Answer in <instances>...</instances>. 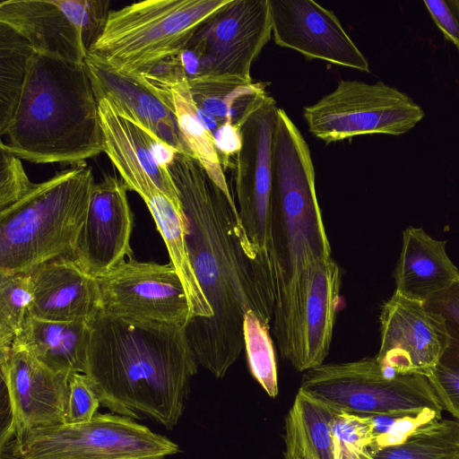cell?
Masks as SVG:
<instances>
[{"label": "cell", "instance_id": "6da1fadb", "mask_svg": "<svg viewBox=\"0 0 459 459\" xmlns=\"http://www.w3.org/2000/svg\"><path fill=\"white\" fill-rule=\"evenodd\" d=\"M169 170L186 217L189 258L212 309L186 333L198 363L222 378L244 349L243 323L253 310L270 325L275 279L270 255L249 239L230 190L220 187L192 156L177 153Z\"/></svg>", "mask_w": 459, "mask_h": 459}, {"label": "cell", "instance_id": "7a4b0ae2", "mask_svg": "<svg viewBox=\"0 0 459 459\" xmlns=\"http://www.w3.org/2000/svg\"><path fill=\"white\" fill-rule=\"evenodd\" d=\"M197 364L186 327L101 313L90 321L84 374L113 413L173 429Z\"/></svg>", "mask_w": 459, "mask_h": 459}, {"label": "cell", "instance_id": "3957f363", "mask_svg": "<svg viewBox=\"0 0 459 459\" xmlns=\"http://www.w3.org/2000/svg\"><path fill=\"white\" fill-rule=\"evenodd\" d=\"M4 135L1 146L33 163L78 166L104 152L99 102L86 64L35 52Z\"/></svg>", "mask_w": 459, "mask_h": 459}, {"label": "cell", "instance_id": "277c9868", "mask_svg": "<svg viewBox=\"0 0 459 459\" xmlns=\"http://www.w3.org/2000/svg\"><path fill=\"white\" fill-rule=\"evenodd\" d=\"M94 177L86 163L33 183L17 202L0 211V273H29L60 258H74Z\"/></svg>", "mask_w": 459, "mask_h": 459}, {"label": "cell", "instance_id": "5b68a950", "mask_svg": "<svg viewBox=\"0 0 459 459\" xmlns=\"http://www.w3.org/2000/svg\"><path fill=\"white\" fill-rule=\"evenodd\" d=\"M271 209L276 297L294 276L332 253L309 147L280 108L273 143Z\"/></svg>", "mask_w": 459, "mask_h": 459}, {"label": "cell", "instance_id": "8992f818", "mask_svg": "<svg viewBox=\"0 0 459 459\" xmlns=\"http://www.w3.org/2000/svg\"><path fill=\"white\" fill-rule=\"evenodd\" d=\"M230 0H145L109 13L90 54L120 73L136 74L180 54L197 30Z\"/></svg>", "mask_w": 459, "mask_h": 459}, {"label": "cell", "instance_id": "52a82bcc", "mask_svg": "<svg viewBox=\"0 0 459 459\" xmlns=\"http://www.w3.org/2000/svg\"><path fill=\"white\" fill-rule=\"evenodd\" d=\"M300 389L349 413L417 415L443 407L426 376L387 372L375 357L323 363L304 372Z\"/></svg>", "mask_w": 459, "mask_h": 459}, {"label": "cell", "instance_id": "ba28073f", "mask_svg": "<svg viewBox=\"0 0 459 459\" xmlns=\"http://www.w3.org/2000/svg\"><path fill=\"white\" fill-rule=\"evenodd\" d=\"M341 284V268L330 257L294 276L275 298L273 332L281 356L299 372L328 355Z\"/></svg>", "mask_w": 459, "mask_h": 459}, {"label": "cell", "instance_id": "9c48e42d", "mask_svg": "<svg viewBox=\"0 0 459 459\" xmlns=\"http://www.w3.org/2000/svg\"><path fill=\"white\" fill-rule=\"evenodd\" d=\"M179 446L135 420L96 413L78 424L35 429L15 440L1 459H165Z\"/></svg>", "mask_w": 459, "mask_h": 459}, {"label": "cell", "instance_id": "30bf717a", "mask_svg": "<svg viewBox=\"0 0 459 459\" xmlns=\"http://www.w3.org/2000/svg\"><path fill=\"white\" fill-rule=\"evenodd\" d=\"M424 116L398 89L352 80H340L333 91L303 110L309 132L326 143L371 134L401 135Z\"/></svg>", "mask_w": 459, "mask_h": 459}, {"label": "cell", "instance_id": "8fae6325", "mask_svg": "<svg viewBox=\"0 0 459 459\" xmlns=\"http://www.w3.org/2000/svg\"><path fill=\"white\" fill-rule=\"evenodd\" d=\"M110 2L100 0H4L0 23L46 56L82 64L102 34Z\"/></svg>", "mask_w": 459, "mask_h": 459}, {"label": "cell", "instance_id": "7c38bea8", "mask_svg": "<svg viewBox=\"0 0 459 459\" xmlns=\"http://www.w3.org/2000/svg\"><path fill=\"white\" fill-rule=\"evenodd\" d=\"M272 34L268 0H230L197 30L185 50L195 77L252 79L251 65Z\"/></svg>", "mask_w": 459, "mask_h": 459}, {"label": "cell", "instance_id": "4fadbf2b", "mask_svg": "<svg viewBox=\"0 0 459 459\" xmlns=\"http://www.w3.org/2000/svg\"><path fill=\"white\" fill-rule=\"evenodd\" d=\"M2 398L6 422L1 428V453L35 429L65 423L71 376L56 372L28 351H0Z\"/></svg>", "mask_w": 459, "mask_h": 459}, {"label": "cell", "instance_id": "5bb4252c", "mask_svg": "<svg viewBox=\"0 0 459 459\" xmlns=\"http://www.w3.org/2000/svg\"><path fill=\"white\" fill-rule=\"evenodd\" d=\"M100 313L186 327L190 309L172 264L128 259L97 278Z\"/></svg>", "mask_w": 459, "mask_h": 459}, {"label": "cell", "instance_id": "9a60e30c", "mask_svg": "<svg viewBox=\"0 0 459 459\" xmlns=\"http://www.w3.org/2000/svg\"><path fill=\"white\" fill-rule=\"evenodd\" d=\"M278 109L267 94L245 118L234 177L242 225L252 243L266 252L272 263V160Z\"/></svg>", "mask_w": 459, "mask_h": 459}, {"label": "cell", "instance_id": "2e32d148", "mask_svg": "<svg viewBox=\"0 0 459 459\" xmlns=\"http://www.w3.org/2000/svg\"><path fill=\"white\" fill-rule=\"evenodd\" d=\"M380 366L397 375L429 376L449 343L444 317L423 301L396 291L384 303L379 316Z\"/></svg>", "mask_w": 459, "mask_h": 459}, {"label": "cell", "instance_id": "e0dca14e", "mask_svg": "<svg viewBox=\"0 0 459 459\" xmlns=\"http://www.w3.org/2000/svg\"><path fill=\"white\" fill-rule=\"evenodd\" d=\"M274 42L312 59L369 72L334 13L313 0H268Z\"/></svg>", "mask_w": 459, "mask_h": 459}, {"label": "cell", "instance_id": "ac0fdd59", "mask_svg": "<svg viewBox=\"0 0 459 459\" xmlns=\"http://www.w3.org/2000/svg\"><path fill=\"white\" fill-rule=\"evenodd\" d=\"M128 187L117 176L105 174L95 183L86 219L79 235L74 260L90 275L99 278L133 257L130 246L134 214Z\"/></svg>", "mask_w": 459, "mask_h": 459}, {"label": "cell", "instance_id": "d6986e66", "mask_svg": "<svg viewBox=\"0 0 459 459\" xmlns=\"http://www.w3.org/2000/svg\"><path fill=\"white\" fill-rule=\"evenodd\" d=\"M85 64L98 101L108 100L117 114L178 153L190 155L173 111L134 75L120 73L91 54L88 55Z\"/></svg>", "mask_w": 459, "mask_h": 459}, {"label": "cell", "instance_id": "ffe728a7", "mask_svg": "<svg viewBox=\"0 0 459 459\" xmlns=\"http://www.w3.org/2000/svg\"><path fill=\"white\" fill-rule=\"evenodd\" d=\"M33 299L29 316L41 320L91 321L100 313L97 278L74 258L60 257L30 273Z\"/></svg>", "mask_w": 459, "mask_h": 459}, {"label": "cell", "instance_id": "44dd1931", "mask_svg": "<svg viewBox=\"0 0 459 459\" xmlns=\"http://www.w3.org/2000/svg\"><path fill=\"white\" fill-rule=\"evenodd\" d=\"M446 245L422 228H406L394 273V291L427 302L450 288L459 279V269L448 257Z\"/></svg>", "mask_w": 459, "mask_h": 459}, {"label": "cell", "instance_id": "7402d4cb", "mask_svg": "<svg viewBox=\"0 0 459 459\" xmlns=\"http://www.w3.org/2000/svg\"><path fill=\"white\" fill-rule=\"evenodd\" d=\"M90 321H48L27 316L13 347L22 349L50 369L71 376L84 374Z\"/></svg>", "mask_w": 459, "mask_h": 459}, {"label": "cell", "instance_id": "603a6c76", "mask_svg": "<svg viewBox=\"0 0 459 459\" xmlns=\"http://www.w3.org/2000/svg\"><path fill=\"white\" fill-rule=\"evenodd\" d=\"M187 82L198 110L208 118L214 133L224 126L241 128L245 118L267 95L264 84L252 79L204 74Z\"/></svg>", "mask_w": 459, "mask_h": 459}, {"label": "cell", "instance_id": "cb8c5ba5", "mask_svg": "<svg viewBox=\"0 0 459 459\" xmlns=\"http://www.w3.org/2000/svg\"><path fill=\"white\" fill-rule=\"evenodd\" d=\"M340 409L299 389L285 417V459H333L331 421Z\"/></svg>", "mask_w": 459, "mask_h": 459}, {"label": "cell", "instance_id": "d4e9b609", "mask_svg": "<svg viewBox=\"0 0 459 459\" xmlns=\"http://www.w3.org/2000/svg\"><path fill=\"white\" fill-rule=\"evenodd\" d=\"M170 92L171 109L190 155L202 165L220 187L230 190L213 135L199 117L188 82L185 81L175 85Z\"/></svg>", "mask_w": 459, "mask_h": 459}, {"label": "cell", "instance_id": "484cf974", "mask_svg": "<svg viewBox=\"0 0 459 459\" xmlns=\"http://www.w3.org/2000/svg\"><path fill=\"white\" fill-rule=\"evenodd\" d=\"M30 43L0 23V134L4 136L22 97L31 58Z\"/></svg>", "mask_w": 459, "mask_h": 459}, {"label": "cell", "instance_id": "4316f807", "mask_svg": "<svg viewBox=\"0 0 459 459\" xmlns=\"http://www.w3.org/2000/svg\"><path fill=\"white\" fill-rule=\"evenodd\" d=\"M374 459H459V420L433 419L407 439L372 454Z\"/></svg>", "mask_w": 459, "mask_h": 459}, {"label": "cell", "instance_id": "83f0119b", "mask_svg": "<svg viewBox=\"0 0 459 459\" xmlns=\"http://www.w3.org/2000/svg\"><path fill=\"white\" fill-rule=\"evenodd\" d=\"M244 349L253 377L270 397L279 393L275 352L270 325L253 311L246 313L243 323Z\"/></svg>", "mask_w": 459, "mask_h": 459}, {"label": "cell", "instance_id": "f1b7e54d", "mask_svg": "<svg viewBox=\"0 0 459 459\" xmlns=\"http://www.w3.org/2000/svg\"><path fill=\"white\" fill-rule=\"evenodd\" d=\"M33 299L30 274L0 273V351H10Z\"/></svg>", "mask_w": 459, "mask_h": 459}, {"label": "cell", "instance_id": "f546056e", "mask_svg": "<svg viewBox=\"0 0 459 459\" xmlns=\"http://www.w3.org/2000/svg\"><path fill=\"white\" fill-rule=\"evenodd\" d=\"M333 459H374L369 451L373 441L371 416L340 410L331 421Z\"/></svg>", "mask_w": 459, "mask_h": 459}, {"label": "cell", "instance_id": "4dcf8cb0", "mask_svg": "<svg viewBox=\"0 0 459 459\" xmlns=\"http://www.w3.org/2000/svg\"><path fill=\"white\" fill-rule=\"evenodd\" d=\"M134 76L170 109L172 107L171 88L188 79L180 54L160 59L145 66Z\"/></svg>", "mask_w": 459, "mask_h": 459}, {"label": "cell", "instance_id": "1f68e13d", "mask_svg": "<svg viewBox=\"0 0 459 459\" xmlns=\"http://www.w3.org/2000/svg\"><path fill=\"white\" fill-rule=\"evenodd\" d=\"M425 303L444 317L448 331L449 343L440 362L459 369V279Z\"/></svg>", "mask_w": 459, "mask_h": 459}, {"label": "cell", "instance_id": "d6a6232c", "mask_svg": "<svg viewBox=\"0 0 459 459\" xmlns=\"http://www.w3.org/2000/svg\"><path fill=\"white\" fill-rule=\"evenodd\" d=\"M100 403L85 374L71 375L65 405V423L78 424L90 421Z\"/></svg>", "mask_w": 459, "mask_h": 459}, {"label": "cell", "instance_id": "836d02e7", "mask_svg": "<svg viewBox=\"0 0 459 459\" xmlns=\"http://www.w3.org/2000/svg\"><path fill=\"white\" fill-rule=\"evenodd\" d=\"M32 185L21 159L0 145V211L21 199Z\"/></svg>", "mask_w": 459, "mask_h": 459}, {"label": "cell", "instance_id": "e575fe53", "mask_svg": "<svg viewBox=\"0 0 459 459\" xmlns=\"http://www.w3.org/2000/svg\"><path fill=\"white\" fill-rule=\"evenodd\" d=\"M436 418H441V413L433 410L417 415H396L387 431L373 439L370 453L404 442L420 426Z\"/></svg>", "mask_w": 459, "mask_h": 459}, {"label": "cell", "instance_id": "d590c367", "mask_svg": "<svg viewBox=\"0 0 459 459\" xmlns=\"http://www.w3.org/2000/svg\"><path fill=\"white\" fill-rule=\"evenodd\" d=\"M427 377L443 410L459 420V369L439 362Z\"/></svg>", "mask_w": 459, "mask_h": 459}, {"label": "cell", "instance_id": "8d00e7d4", "mask_svg": "<svg viewBox=\"0 0 459 459\" xmlns=\"http://www.w3.org/2000/svg\"><path fill=\"white\" fill-rule=\"evenodd\" d=\"M431 18L459 51V0H425Z\"/></svg>", "mask_w": 459, "mask_h": 459}]
</instances>
